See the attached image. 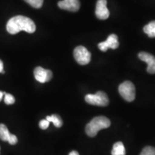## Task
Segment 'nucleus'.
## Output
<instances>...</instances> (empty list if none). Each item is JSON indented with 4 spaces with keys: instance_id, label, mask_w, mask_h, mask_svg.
Returning a JSON list of instances; mask_svg holds the SVG:
<instances>
[{
    "instance_id": "17",
    "label": "nucleus",
    "mask_w": 155,
    "mask_h": 155,
    "mask_svg": "<svg viewBox=\"0 0 155 155\" xmlns=\"http://www.w3.org/2000/svg\"><path fill=\"white\" fill-rule=\"evenodd\" d=\"M4 100H5V104L7 105H11L15 102L14 96L9 94H7V93H5V96H4Z\"/></svg>"
},
{
    "instance_id": "7",
    "label": "nucleus",
    "mask_w": 155,
    "mask_h": 155,
    "mask_svg": "<svg viewBox=\"0 0 155 155\" xmlns=\"http://www.w3.org/2000/svg\"><path fill=\"white\" fill-rule=\"evenodd\" d=\"M34 75L38 82L44 83L51 80L53 73L50 70H46L42 67H37L34 71Z\"/></svg>"
},
{
    "instance_id": "8",
    "label": "nucleus",
    "mask_w": 155,
    "mask_h": 155,
    "mask_svg": "<svg viewBox=\"0 0 155 155\" xmlns=\"http://www.w3.org/2000/svg\"><path fill=\"white\" fill-rule=\"evenodd\" d=\"M138 57L141 61L147 63V71L150 74H155V57L152 54L141 52L139 53Z\"/></svg>"
},
{
    "instance_id": "16",
    "label": "nucleus",
    "mask_w": 155,
    "mask_h": 155,
    "mask_svg": "<svg viewBox=\"0 0 155 155\" xmlns=\"http://www.w3.org/2000/svg\"><path fill=\"white\" fill-rule=\"evenodd\" d=\"M140 155H155V147L150 146L144 147Z\"/></svg>"
},
{
    "instance_id": "13",
    "label": "nucleus",
    "mask_w": 155,
    "mask_h": 155,
    "mask_svg": "<svg viewBox=\"0 0 155 155\" xmlns=\"http://www.w3.org/2000/svg\"><path fill=\"white\" fill-rule=\"evenodd\" d=\"M46 119H47L49 122H53L55 127L60 128L63 126V120H62L61 116L59 115H57V114H53V115L52 116H48L46 117Z\"/></svg>"
},
{
    "instance_id": "9",
    "label": "nucleus",
    "mask_w": 155,
    "mask_h": 155,
    "mask_svg": "<svg viewBox=\"0 0 155 155\" xmlns=\"http://www.w3.org/2000/svg\"><path fill=\"white\" fill-rule=\"evenodd\" d=\"M107 1L106 0H98L96 6V16L99 19H106L109 17V11L107 8Z\"/></svg>"
},
{
    "instance_id": "20",
    "label": "nucleus",
    "mask_w": 155,
    "mask_h": 155,
    "mask_svg": "<svg viewBox=\"0 0 155 155\" xmlns=\"http://www.w3.org/2000/svg\"><path fill=\"white\" fill-rule=\"evenodd\" d=\"M0 73H5V71H4V64L3 62L0 60Z\"/></svg>"
},
{
    "instance_id": "1",
    "label": "nucleus",
    "mask_w": 155,
    "mask_h": 155,
    "mask_svg": "<svg viewBox=\"0 0 155 155\" xmlns=\"http://www.w3.org/2000/svg\"><path fill=\"white\" fill-rule=\"evenodd\" d=\"M7 30L9 34L15 35L20 31H25L28 33H33L36 30L35 24L29 17L15 16L11 18L7 24Z\"/></svg>"
},
{
    "instance_id": "5",
    "label": "nucleus",
    "mask_w": 155,
    "mask_h": 155,
    "mask_svg": "<svg viewBox=\"0 0 155 155\" xmlns=\"http://www.w3.org/2000/svg\"><path fill=\"white\" fill-rule=\"evenodd\" d=\"M73 55L77 63L82 65L88 64L91 60V54L86 48L82 45L78 46L75 48Z\"/></svg>"
},
{
    "instance_id": "4",
    "label": "nucleus",
    "mask_w": 155,
    "mask_h": 155,
    "mask_svg": "<svg viewBox=\"0 0 155 155\" xmlns=\"http://www.w3.org/2000/svg\"><path fill=\"white\" fill-rule=\"evenodd\" d=\"M85 100L88 104L94 106H106L109 104L107 94L103 91H98L96 94L86 95Z\"/></svg>"
},
{
    "instance_id": "15",
    "label": "nucleus",
    "mask_w": 155,
    "mask_h": 155,
    "mask_svg": "<svg viewBox=\"0 0 155 155\" xmlns=\"http://www.w3.org/2000/svg\"><path fill=\"white\" fill-rule=\"evenodd\" d=\"M25 1L36 9L40 8L43 5V0H25Z\"/></svg>"
},
{
    "instance_id": "10",
    "label": "nucleus",
    "mask_w": 155,
    "mask_h": 155,
    "mask_svg": "<svg viewBox=\"0 0 155 155\" xmlns=\"http://www.w3.org/2000/svg\"><path fill=\"white\" fill-rule=\"evenodd\" d=\"M58 6L63 10L69 12H78L81 7V2L79 0H63L58 2Z\"/></svg>"
},
{
    "instance_id": "19",
    "label": "nucleus",
    "mask_w": 155,
    "mask_h": 155,
    "mask_svg": "<svg viewBox=\"0 0 155 155\" xmlns=\"http://www.w3.org/2000/svg\"><path fill=\"white\" fill-rule=\"evenodd\" d=\"M17 141H18V140H17V138L16 136L14 135V134H11L10 137H9V138L8 141H8V142L10 144L14 145L15 144H17Z\"/></svg>"
},
{
    "instance_id": "11",
    "label": "nucleus",
    "mask_w": 155,
    "mask_h": 155,
    "mask_svg": "<svg viewBox=\"0 0 155 155\" xmlns=\"http://www.w3.org/2000/svg\"><path fill=\"white\" fill-rule=\"evenodd\" d=\"M112 155H126V150L123 143L121 141L116 142L114 144L113 150L111 151Z\"/></svg>"
},
{
    "instance_id": "6",
    "label": "nucleus",
    "mask_w": 155,
    "mask_h": 155,
    "mask_svg": "<svg viewBox=\"0 0 155 155\" xmlns=\"http://www.w3.org/2000/svg\"><path fill=\"white\" fill-rule=\"evenodd\" d=\"M119 42L118 41V37L115 34H111L108 37L106 41L100 42L98 47L102 52H106L108 49H116L119 48Z\"/></svg>"
},
{
    "instance_id": "2",
    "label": "nucleus",
    "mask_w": 155,
    "mask_h": 155,
    "mask_svg": "<svg viewBox=\"0 0 155 155\" xmlns=\"http://www.w3.org/2000/svg\"><path fill=\"white\" fill-rule=\"evenodd\" d=\"M111 126V121L105 116H97L93 119L86 127V134L90 137H96L101 129H107Z\"/></svg>"
},
{
    "instance_id": "18",
    "label": "nucleus",
    "mask_w": 155,
    "mask_h": 155,
    "mask_svg": "<svg viewBox=\"0 0 155 155\" xmlns=\"http://www.w3.org/2000/svg\"><path fill=\"white\" fill-rule=\"evenodd\" d=\"M49 124H50V122L48 121L47 119H43V120H41V121H40V123H39V126H40V128L41 129H47L48 127H49Z\"/></svg>"
},
{
    "instance_id": "14",
    "label": "nucleus",
    "mask_w": 155,
    "mask_h": 155,
    "mask_svg": "<svg viewBox=\"0 0 155 155\" xmlns=\"http://www.w3.org/2000/svg\"><path fill=\"white\" fill-rule=\"evenodd\" d=\"M10 135L7 127L3 124H0V139L4 141H7Z\"/></svg>"
},
{
    "instance_id": "21",
    "label": "nucleus",
    "mask_w": 155,
    "mask_h": 155,
    "mask_svg": "<svg viewBox=\"0 0 155 155\" xmlns=\"http://www.w3.org/2000/svg\"><path fill=\"white\" fill-rule=\"evenodd\" d=\"M69 155H79V154L76 151H72V152L70 153Z\"/></svg>"
},
{
    "instance_id": "12",
    "label": "nucleus",
    "mask_w": 155,
    "mask_h": 155,
    "mask_svg": "<svg viewBox=\"0 0 155 155\" xmlns=\"http://www.w3.org/2000/svg\"><path fill=\"white\" fill-rule=\"evenodd\" d=\"M144 32L150 38H155V21H152L144 27Z\"/></svg>"
},
{
    "instance_id": "22",
    "label": "nucleus",
    "mask_w": 155,
    "mask_h": 155,
    "mask_svg": "<svg viewBox=\"0 0 155 155\" xmlns=\"http://www.w3.org/2000/svg\"><path fill=\"white\" fill-rule=\"evenodd\" d=\"M5 92H2V91H0V101H1L2 99L3 96H5Z\"/></svg>"
},
{
    "instance_id": "3",
    "label": "nucleus",
    "mask_w": 155,
    "mask_h": 155,
    "mask_svg": "<svg viewBox=\"0 0 155 155\" xmlns=\"http://www.w3.org/2000/svg\"><path fill=\"white\" fill-rule=\"evenodd\" d=\"M119 92L122 98L128 102H131L135 99V86L131 81H127L120 84Z\"/></svg>"
}]
</instances>
